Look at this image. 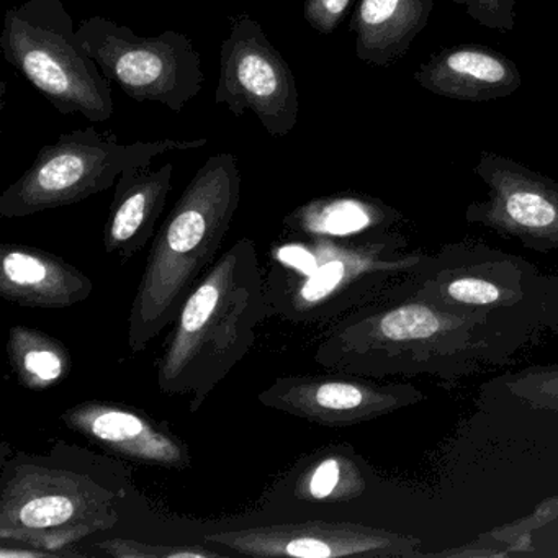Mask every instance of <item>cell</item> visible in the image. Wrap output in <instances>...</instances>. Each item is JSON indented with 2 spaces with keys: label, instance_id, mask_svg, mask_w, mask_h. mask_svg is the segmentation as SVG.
Wrapping results in <instances>:
<instances>
[{
  "label": "cell",
  "instance_id": "cell-18",
  "mask_svg": "<svg viewBox=\"0 0 558 558\" xmlns=\"http://www.w3.org/2000/svg\"><path fill=\"white\" fill-rule=\"evenodd\" d=\"M172 162L158 169L138 166L120 174L104 231L107 254H117L126 263L155 240L158 220L172 191Z\"/></svg>",
  "mask_w": 558,
  "mask_h": 558
},
{
  "label": "cell",
  "instance_id": "cell-20",
  "mask_svg": "<svg viewBox=\"0 0 558 558\" xmlns=\"http://www.w3.org/2000/svg\"><path fill=\"white\" fill-rule=\"evenodd\" d=\"M403 220L400 210L378 198L342 192L300 205L283 218V228L303 236L351 238L395 230Z\"/></svg>",
  "mask_w": 558,
  "mask_h": 558
},
{
  "label": "cell",
  "instance_id": "cell-26",
  "mask_svg": "<svg viewBox=\"0 0 558 558\" xmlns=\"http://www.w3.org/2000/svg\"><path fill=\"white\" fill-rule=\"evenodd\" d=\"M351 2L352 0H305L303 17L313 31L331 35L344 21Z\"/></svg>",
  "mask_w": 558,
  "mask_h": 558
},
{
  "label": "cell",
  "instance_id": "cell-15",
  "mask_svg": "<svg viewBox=\"0 0 558 558\" xmlns=\"http://www.w3.org/2000/svg\"><path fill=\"white\" fill-rule=\"evenodd\" d=\"M371 465L348 444L322 447L302 457L264 495V508L305 514L344 506L371 488Z\"/></svg>",
  "mask_w": 558,
  "mask_h": 558
},
{
  "label": "cell",
  "instance_id": "cell-23",
  "mask_svg": "<svg viewBox=\"0 0 558 558\" xmlns=\"http://www.w3.org/2000/svg\"><path fill=\"white\" fill-rule=\"evenodd\" d=\"M496 397L535 411L558 413V364L508 372L489 384Z\"/></svg>",
  "mask_w": 558,
  "mask_h": 558
},
{
  "label": "cell",
  "instance_id": "cell-7",
  "mask_svg": "<svg viewBox=\"0 0 558 558\" xmlns=\"http://www.w3.org/2000/svg\"><path fill=\"white\" fill-rule=\"evenodd\" d=\"M0 50L58 112L99 123L112 119L110 81L81 44L61 0H19L5 12Z\"/></svg>",
  "mask_w": 558,
  "mask_h": 558
},
{
  "label": "cell",
  "instance_id": "cell-9",
  "mask_svg": "<svg viewBox=\"0 0 558 558\" xmlns=\"http://www.w3.org/2000/svg\"><path fill=\"white\" fill-rule=\"evenodd\" d=\"M77 37L110 83L136 102H158L181 113L202 93L201 54L187 35L174 31L140 37L104 15L81 22Z\"/></svg>",
  "mask_w": 558,
  "mask_h": 558
},
{
  "label": "cell",
  "instance_id": "cell-10",
  "mask_svg": "<svg viewBox=\"0 0 558 558\" xmlns=\"http://www.w3.org/2000/svg\"><path fill=\"white\" fill-rule=\"evenodd\" d=\"M215 104L236 117L250 110L272 138L289 135L299 122L300 94L292 68L250 15L231 21L221 45Z\"/></svg>",
  "mask_w": 558,
  "mask_h": 558
},
{
  "label": "cell",
  "instance_id": "cell-6",
  "mask_svg": "<svg viewBox=\"0 0 558 558\" xmlns=\"http://www.w3.org/2000/svg\"><path fill=\"white\" fill-rule=\"evenodd\" d=\"M63 453H19L4 460L0 478V542L60 555L120 521L125 485L97 465H77Z\"/></svg>",
  "mask_w": 558,
  "mask_h": 558
},
{
  "label": "cell",
  "instance_id": "cell-19",
  "mask_svg": "<svg viewBox=\"0 0 558 558\" xmlns=\"http://www.w3.org/2000/svg\"><path fill=\"white\" fill-rule=\"evenodd\" d=\"M433 9L434 0H359L349 25L355 57L374 68L393 66L426 31Z\"/></svg>",
  "mask_w": 558,
  "mask_h": 558
},
{
  "label": "cell",
  "instance_id": "cell-24",
  "mask_svg": "<svg viewBox=\"0 0 558 558\" xmlns=\"http://www.w3.org/2000/svg\"><path fill=\"white\" fill-rule=\"evenodd\" d=\"M102 554L116 558H214L221 557L220 551L192 545H151L133 538H107L96 544Z\"/></svg>",
  "mask_w": 558,
  "mask_h": 558
},
{
  "label": "cell",
  "instance_id": "cell-21",
  "mask_svg": "<svg viewBox=\"0 0 558 558\" xmlns=\"http://www.w3.org/2000/svg\"><path fill=\"white\" fill-rule=\"evenodd\" d=\"M5 348L12 372L27 390H50L70 375V351L47 332L31 326H12Z\"/></svg>",
  "mask_w": 558,
  "mask_h": 558
},
{
  "label": "cell",
  "instance_id": "cell-22",
  "mask_svg": "<svg viewBox=\"0 0 558 558\" xmlns=\"http://www.w3.org/2000/svg\"><path fill=\"white\" fill-rule=\"evenodd\" d=\"M557 518L558 495H555L535 506L531 514L524 515L519 521L498 525V527L478 535L470 544L447 548V550L429 551V554H424V557H521V548L524 542L538 529L544 527Z\"/></svg>",
  "mask_w": 558,
  "mask_h": 558
},
{
  "label": "cell",
  "instance_id": "cell-17",
  "mask_svg": "<svg viewBox=\"0 0 558 558\" xmlns=\"http://www.w3.org/2000/svg\"><path fill=\"white\" fill-rule=\"evenodd\" d=\"M413 77L430 94L475 104L512 96L522 86L515 63L483 45L444 48L421 64Z\"/></svg>",
  "mask_w": 558,
  "mask_h": 558
},
{
  "label": "cell",
  "instance_id": "cell-8",
  "mask_svg": "<svg viewBox=\"0 0 558 558\" xmlns=\"http://www.w3.org/2000/svg\"><path fill=\"white\" fill-rule=\"evenodd\" d=\"M208 145L207 138L181 142H135L122 145L117 135L94 129L61 133L45 146L34 165L0 195V217L25 218L80 204L116 187L125 169L151 166L158 156Z\"/></svg>",
  "mask_w": 558,
  "mask_h": 558
},
{
  "label": "cell",
  "instance_id": "cell-2",
  "mask_svg": "<svg viewBox=\"0 0 558 558\" xmlns=\"http://www.w3.org/2000/svg\"><path fill=\"white\" fill-rule=\"evenodd\" d=\"M269 318L266 280L250 238L236 241L198 280L172 322L156 364L158 388L189 397L198 413L208 395L250 354Z\"/></svg>",
  "mask_w": 558,
  "mask_h": 558
},
{
  "label": "cell",
  "instance_id": "cell-25",
  "mask_svg": "<svg viewBox=\"0 0 558 558\" xmlns=\"http://www.w3.org/2000/svg\"><path fill=\"white\" fill-rule=\"evenodd\" d=\"M482 27L508 34L515 27V0H452Z\"/></svg>",
  "mask_w": 558,
  "mask_h": 558
},
{
  "label": "cell",
  "instance_id": "cell-5",
  "mask_svg": "<svg viewBox=\"0 0 558 558\" xmlns=\"http://www.w3.org/2000/svg\"><path fill=\"white\" fill-rule=\"evenodd\" d=\"M408 280L433 305L475 319L495 365L509 364L542 328L544 274L482 241L444 244Z\"/></svg>",
  "mask_w": 558,
  "mask_h": 558
},
{
  "label": "cell",
  "instance_id": "cell-28",
  "mask_svg": "<svg viewBox=\"0 0 558 558\" xmlns=\"http://www.w3.org/2000/svg\"><path fill=\"white\" fill-rule=\"evenodd\" d=\"M542 328L558 336V276H551V274H544Z\"/></svg>",
  "mask_w": 558,
  "mask_h": 558
},
{
  "label": "cell",
  "instance_id": "cell-14",
  "mask_svg": "<svg viewBox=\"0 0 558 558\" xmlns=\"http://www.w3.org/2000/svg\"><path fill=\"white\" fill-rule=\"evenodd\" d=\"M68 429L129 462L184 472L191 469L187 444L169 424L145 411L112 401L90 400L61 414Z\"/></svg>",
  "mask_w": 558,
  "mask_h": 558
},
{
  "label": "cell",
  "instance_id": "cell-11",
  "mask_svg": "<svg viewBox=\"0 0 558 558\" xmlns=\"http://www.w3.org/2000/svg\"><path fill=\"white\" fill-rule=\"evenodd\" d=\"M204 542L228 554L253 558L424 557L421 541L413 535L328 519L210 532Z\"/></svg>",
  "mask_w": 558,
  "mask_h": 558
},
{
  "label": "cell",
  "instance_id": "cell-16",
  "mask_svg": "<svg viewBox=\"0 0 558 558\" xmlns=\"http://www.w3.org/2000/svg\"><path fill=\"white\" fill-rule=\"evenodd\" d=\"M94 282L57 254L22 244L0 250V295L35 310H66L86 302Z\"/></svg>",
  "mask_w": 558,
  "mask_h": 558
},
{
  "label": "cell",
  "instance_id": "cell-1",
  "mask_svg": "<svg viewBox=\"0 0 558 558\" xmlns=\"http://www.w3.org/2000/svg\"><path fill=\"white\" fill-rule=\"evenodd\" d=\"M315 361L375 380L430 375L452 381L495 365L478 323L427 302L408 277L328 326Z\"/></svg>",
  "mask_w": 558,
  "mask_h": 558
},
{
  "label": "cell",
  "instance_id": "cell-12",
  "mask_svg": "<svg viewBox=\"0 0 558 558\" xmlns=\"http://www.w3.org/2000/svg\"><path fill=\"white\" fill-rule=\"evenodd\" d=\"M473 174L488 194L465 208L466 223L514 238L537 253L558 250V182L489 151L480 153Z\"/></svg>",
  "mask_w": 558,
  "mask_h": 558
},
{
  "label": "cell",
  "instance_id": "cell-3",
  "mask_svg": "<svg viewBox=\"0 0 558 558\" xmlns=\"http://www.w3.org/2000/svg\"><path fill=\"white\" fill-rule=\"evenodd\" d=\"M269 250V318L292 325L331 326L407 279L426 253L408 250L398 228L351 238L289 233Z\"/></svg>",
  "mask_w": 558,
  "mask_h": 558
},
{
  "label": "cell",
  "instance_id": "cell-13",
  "mask_svg": "<svg viewBox=\"0 0 558 558\" xmlns=\"http://www.w3.org/2000/svg\"><path fill=\"white\" fill-rule=\"evenodd\" d=\"M259 403L323 427H351L421 403L410 384H380L361 375H286L259 393Z\"/></svg>",
  "mask_w": 558,
  "mask_h": 558
},
{
  "label": "cell",
  "instance_id": "cell-4",
  "mask_svg": "<svg viewBox=\"0 0 558 558\" xmlns=\"http://www.w3.org/2000/svg\"><path fill=\"white\" fill-rule=\"evenodd\" d=\"M240 201L236 156L220 153L208 158L153 240L130 310V351H145L172 325L198 280L218 259Z\"/></svg>",
  "mask_w": 558,
  "mask_h": 558
},
{
  "label": "cell",
  "instance_id": "cell-27",
  "mask_svg": "<svg viewBox=\"0 0 558 558\" xmlns=\"http://www.w3.org/2000/svg\"><path fill=\"white\" fill-rule=\"evenodd\" d=\"M521 557H558V518L538 529L524 542Z\"/></svg>",
  "mask_w": 558,
  "mask_h": 558
}]
</instances>
